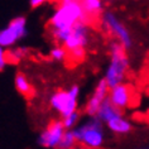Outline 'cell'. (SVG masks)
Returning a JSON list of instances; mask_svg holds the SVG:
<instances>
[{
    "label": "cell",
    "mask_w": 149,
    "mask_h": 149,
    "mask_svg": "<svg viewBox=\"0 0 149 149\" xmlns=\"http://www.w3.org/2000/svg\"><path fill=\"white\" fill-rule=\"evenodd\" d=\"M81 20L91 23L81 0H58L57 6L48 19V32L56 43L62 44L74 24Z\"/></svg>",
    "instance_id": "1"
},
{
    "label": "cell",
    "mask_w": 149,
    "mask_h": 149,
    "mask_svg": "<svg viewBox=\"0 0 149 149\" xmlns=\"http://www.w3.org/2000/svg\"><path fill=\"white\" fill-rule=\"evenodd\" d=\"M129 70L128 49L118 40H113L109 44V63H107L104 80L110 87L124 82Z\"/></svg>",
    "instance_id": "2"
},
{
    "label": "cell",
    "mask_w": 149,
    "mask_h": 149,
    "mask_svg": "<svg viewBox=\"0 0 149 149\" xmlns=\"http://www.w3.org/2000/svg\"><path fill=\"white\" fill-rule=\"evenodd\" d=\"M77 144L84 148L97 149L101 148L106 141L105 124L97 116H90L81 124H77L73 128Z\"/></svg>",
    "instance_id": "3"
},
{
    "label": "cell",
    "mask_w": 149,
    "mask_h": 149,
    "mask_svg": "<svg viewBox=\"0 0 149 149\" xmlns=\"http://www.w3.org/2000/svg\"><path fill=\"white\" fill-rule=\"evenodd\" d=\"M62 44L68 52V59L76 63L82 61L90 44V22L81 20L74 24Z\"/></svg>",
    "instance_id": "4"
},
{
    "label": "cell",
    "mask_w": 149,
    "mask_h": 149,
    "mask_svg": "<svg viewBox=\"0 0 149 149\" xmlns=\"http://www.w3.org/2000/svg\"><path fill=\"white\" fill-rule=\"evenodd\" d=\"M80 91L81 88L79 85H72L66 90H58L49 96L48 104L59 116L65 118L79 109Z\"/></svg>",
    "instance_id": "5"
},
{
    "label": "cell",
    "mask_w": 149,
    "mask_h": 149,
    "mask_svg": "<svg viewBox=\"0 0 149 149\" xmlns=\"http://www.w3.org/2000/svg\"><path fill=\"white\" fill-rule=\"evenodd\" d=\"M101 27L107 34L123 44L128 51L133 48L134 40L132 33L114 12H104L101 14Z\"/></svg>",
    "instance_id": "6"
},
{
    "label": "cell",
    "mask_w": 149,
    "mask_h": 149,
    "mask_svg": "<svg viewBox=\"0 0 149 149\" xmlns=\"http://www.w3.org/2000/svg\"><path fill=\"white\" fill-rule=\"evenodd\" d=\"M28 36V20L23 15L13 18L4 28L0 29V46L12 48Z\"/></svg>",
    "instance_id": "7"
},
{
    "label": "cell",
    "mask_w": 149,
    "mask_h": 149,
    "mask_svg": "<svg viewBox=\"0 0 149 149\" xmlns=\"http://www.w3.org/2000/svg\"><path fill=\"white\" fill-rule=\"evenodd\" d=\"M66 128L61 120H53L44 128L37 138V144L42 148H58V144L62 139Z\"/></svg>",
    "instance_id": "8"
},
{
    "label": "cell",
    "mask_w": 149,
    "mask_h": 149,
    "mask_svg": "<svg viewBox=\"0 0 149 149\" xmlns=\"http://www.w3.org/2000/svg\"><path fill=\"white\" fill-rule=\"evenodd\" d=\"M109 91H110V86L107 85V82L102 77V79L96 84L94 91H92V94L90 95V97H88L86 105H85V113H86L88 116H96L100 106L109 97Z\"/></svg>",
    "instance_id": "9"
},
{
    "label": "cell",
    "mask_w": 149,
    "mask_h": 149,
    "mask_svg": "<svg viewBox=\"0 0 149 149\" xmlns=\"http://www.w3.org/2000/svg\"><path fill=\"white\" fill-rule=\"evenodd\" d=\"M111 104H114L116 107L121 110H125L132 102V90L125 82L110 87L109 97Z\"/></svg>",
    "instance_id": "10"
},
{
    "label": "cell",
    "mask_w": 149,
    "mask_h": 149,
    "mask_svg": "<svg viewBox=\"0 0 149 149\" xmlns=\"http://www.w3.org/2000/svg\"><path fill=\"white\" fill-rule=\"evenodd\" d=\"M105 126L115 135H128L133 130L132 121L126 116H124L123 111L111 118L105 124Z\"/></svg>",
    "instance_id": "11"
},
{
    "label": "cell",
    "mask_w": 149,
    "mask_h": 149,
    "mask_svg": "<svg viewBox=\"0 0 149 149\" xmlns=\"http://www.w3.org/2000/svg\"><path fill=\"white\" fill-rule=\"evenodd\" d=\"M14 87L18 91V94H20L27 99H31L34 95V88H33L28 76L22 71L17 72L15 76H14Z\"/></svg>",
    "instance_id": "12"
},
{
    "label": "cell",
    "mask_w": 149,
    "mask_h": 149,
    "mask_svg": "<svg viewBox=\"0 0 149 149\" xmlns=\"http://www.w3.org/2000/svg\"><path fill=\"white\" fill-rule=\"evenodd\" d=\"M121 111H123L121 109H119V107H116L114 104H111L110 100L107 99V100L104 101L102 105L100 106V109L97 111V114H96V116H97L100 120L104 123V124H106L111 118L115 116V115L119 114V113H121Z\"/></svg>",
    "instance_id": "13"
},
{
    "label": "cell",
    "mask_w": 149,
    "mask_h": 149,
    "mask_svg": "<svg viewBox=\"0 0 149 149\" xmlns=\"http://www.w3.org/2000/svg\"><path fill=\"white\" fill-rule=\"evenodd\" d=\"M29 49L24 46H14L12 48H8L6 51V58H8V65H18L23 59L28 57Z\"/></svg>",
    "instance_id": "14"
},
{
    "label": "cell",
    "mask_w": 149,
    "mask_h": 149,
    "mask_svg": "<svg viewBox=\"0 0 149 149\" xmlns=\"http://www.w3.org/2000/svg\"><path fill=\"white\" fill-rule=\"evenodd\" d=\"M81 3L91 20L101 17L104 13V0H81Z\"/></svg>",
    "instance_id": "15"
},
{
    "label": "cell",
    "mask_w": 149,
    "mask_h": 149,
    "mask_svg": "<svg viewBox=\"0 0 149 149\" xmlns=\"http://www.w3.org/2000/svg\"><path fill=\"white\" fill-rule=\"evenodd\" d=\"M49 54V58L52 59L53 62H58V63H63L68 59V52L65 48L63 44H59L57 43L56 46H53L48 52Z\"/></svg>",
    "instance_id": "16"
},
{
    "label": "cell",
    "mask_w": 149,
    "mask_h": 149,
    "mask_svg": "<svg viewBox=\"0 0 149 149\" xmlns=\"http://www.w3.org/2000/svg\"><path fill=\"white\" fill-rule=\"evenodd\" d=\"M76 145H77V139L73 133V129H66V132L63 133L62 139L58 144V148L59 149H72Z\"/></svg>",
    "instance_id": "17"
},
{
    "label": "cell",
    "mask_w": 149,
    "mask_h": 149,
    "mask_svg": "<svg viewBox=\"0 0 149 149\" xmlns=\"http://www.w3.org/2000/svg\"><path fill=\"white\" fill-rule=\"evenodd\" d=\"M61 119H62V123L66 129H73L74 126L80 123V114L77 113V111H73L72 114L67 115L65 118H61Z\"/></svg>",
    "instance_id": "18"
},
{
    "label": "cell",
    "mask_w": 149,
    "mask_h": 149,
    "mask_svg": "<svg viewBox=\"0 0 149 149\" xmlns=\"http://www.w3.org/2000/svg\"><path fill=\"white\" fill-rule=\"evenodd\" d=\"M6 65H8V58H6V48L0 46V72L5 70Z\"/></svg>",
    "instance_id": "19"
},
{
    "label": "cell",
    "mask_w": 149,
    "mask_h": 149,
    "mask_svg": "<svg viewBox=\"0 0 149 149\" xmlns=\"http://www.w3.org/2000/svg\"><path fill=\"white\" fill-rule=\"evenodd\" d=\"M52 1H54V0H29V5H31V8H39V6Z\"/></svg>",
    "instance_id": "20"
}]
</instances>
